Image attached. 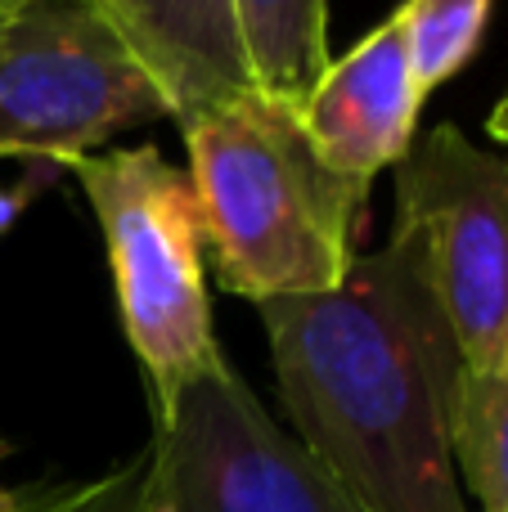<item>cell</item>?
<instances>
[{"label":"cell","instance_id":"1","mask_svg":"<svg viewBox=\"0 0 508 512\" xmlns=\"http://www.w3.org/2000/svg\"><path fill=\"white\" fill-rule=\"evenodd\" d=\"M293 441L360 512H468L450 450L464 373L428 239L392 225L342 288L257 306Z\"/></svg>","mask_w":508,"mask_h":512},{"label":"cell","instance_id":"2","mask_svg":"<svg viewBox=\"0 0 508 512\" xmlns=\"http://www.w3.org/2000/svg\"><path fill=\"white\" fill-rule=\"evenodd\" d=\"M203 243L225 292L266 306L342 288L360 261L369 185L315 153L302 117L252 95L185 131Z\"/></svg>","mask_w":508,"mask_h":512},{"label":"cell","instance_id":"3","mask_svg":"<svg viewBox=\"0 0 508 512\" xmlns=\"http://www.w3.org/2000/svg\"><path fill=\"white\" fill-rule=\"evenodd\" d=\"M68 171L104 234L122 333L140 360L153 423L180 391L225 360L207 297V243L194 185L153 144L99 149Z\"/></svg>","mask_w":508,"mask_h":512},{"label":"cell","instance_id":"4","mask_svg":"<svg viewBox=\"0 0 508 512\" xmlns=\"http://www.w3.org/2000/svg\"><path fill=\"white\" fill-rule=\"evenodd\" d=\"M153 117L158 95L99 0H14L0 14V158L68 167Z\"/></svg>","mask_w":508,"mask_h":512},{"label":"cell","instance_id":"5","mask_svg":"<svg viewBox=\"0 0 508 512\" xmlns=\"http://www.w3.org/2000/svg\"><path fill=\"white\" fill-rule=\"evenodd\" d=\"M144 512H360L221 360L144 445Z\"/></svg>","mask_w":508,"mask_h":512},{"label":"cell","instance_id":"6","mask_svg":"<svg viewBox=\"0 0 508 512\" xmlns=\"http://www.w3.org/2000/svg\"><path fill=\"white\" fill-rule=\"evenodd\" d=\"M396 225L428 239L464 373L491 369L508 346V153L432 126L396 167Z\"/></svg>","mask_w":508,"mask_h":512},{"label":"cell","instance_id":"7","mask_svg":"<svg viewBox=\"0 0 508 512\" xmlns=\"http://www.w3.org/2000/svg\"><path fill=\"white\" fill-rule=\"evenodd\" d=\"M99 9L180 135L257 95L234 0H99Z\"/></svg>","mask_w":508,"mask_h":512},{"label":"cell","instance_id":"8","mask_svg":"<svg viewBox=\"0 0 508 512\" xmlns=\"http://www.w3.org/2000/svg\"><path fill=\"white\" fill-rule=\"evenodd\" d=\"M423 90L414 81L410 50L396 18L378 23L338 63H329L302 108V131L324 162L347 180L374 185L378 171L401 167L419 140Z\"/></svg>","mask_w":508,"mask_h":512},{"label":"cell","instance_id":"9","mask_svg":"<svg viewBox=\"0 0 508 512\" xmlns=\"http://www.w3.org/2000/svg\"><path fill=\"white\" fill-rule=\"evenodd\" d=\"M252 86L302 113L329 72V5L320 0H234Z\"/></svg>","mask_w":508,"mask_h":512},{"label":"cell","instance_id":"10","mask_svg":"<svg viewBox=\"0 0 508 512\" xmlns=\"http://www.w3.org/2000/svg\"><path fill=\"white\" fill-rule=\"evenodd\" d=\"M455 472L482 512L508 504V346L482 373H459L455 414H450Z\"/></svg>","mask_w":508,"mask_h":512},{"label":"cell","instance_id":"11","mask_svg":"<svg viewBox=\"0 0 508 512\" xmlns=\"http://www.w3.org/2000/svg\"><path fill=\"white\" fill-rule=\"evenodd\" d=\"M396 27L410 50V68L423 95L459 77L468 59L482 50V36L495 18L491 0H414L396 9Z\"/></svg>","mask_w":508,"mask_h":512},{"label":"cell","instance_id":"12","mask_svg":"<svg viewBox=\"0 0 508 512\" xmlns=\"http://www.w3.org/2000/svg\"><path fill=\"white\" fill-rule=\"evenodd\" d=\"M149 454L122 459L90 477H36L0 486V512H144Z\"/></svg>","mask_w":508,"mask_h":512},{"label":"cell","instance_id":"13","mask_svg":"<svg viewBox=\"0 0 508 512\" xmlns=\"http://www.w3.org/2000/svg\"><path fill=\"white\" fill-rule=\"evenodd\" d=\"M50 180H54V162H27L23 180H14V185L0 189V239H5V234L23 221L27 207H32L36 198L50 189Z\"/></svg>","mask_w":508,"mask_h":512},{"label":"cell","instance_id":"14","mask_svg":"<svg viewBox=\"0 0 508 512\" xmlns=\"http://www.w3.org/2000/svg\"><path fill=\"white\" fill-rule=\"evenodd\" d=\"M486 131H491L495 144H508V90L500 95V104L491 108V117H486Z\"/></svg>","mask_w":508,"mask_h":512},{"label":"cell","instance_id":"15","mask_svg":"<svg viewBox=\"0 0 508 512\" xmlns=\"http://www.w3.org/2000/svg\"><path fill=\"white\" fill-rule=\"evenodd\" d=\"M9 459V441H5V436H0V463H5Z\"/></svg>","mask_w":508,"mask_h":512},{"label":"cell","instance_id":"16","mask_svg":"<svg viewBox=\"0 0 508 512\" xmlns=\"http://www.w3.org/2000/svg\"><path fill=\"white\" fill-rule=\"evenodd\" d=\"M9 5H14V0H0V14H5V9H9Z\"/></svg>","mask_w":508,"mask_h":512},{"label":"cell","instance_id":"17","mask_svg":"<svg viewBox=\"0 0 508 512\" xmlns=\"http://www.w3.org/2000/svg\"><path fill=\"white\" fill-rule=\"evenodd\" d=\"M495 512H508V504H504V508H495Z\"/></svg>","mask_w":508,"mask_h":512}]
</instances>
